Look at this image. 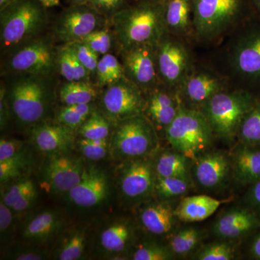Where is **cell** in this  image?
Wrapping results in <instances>:
<instances>
[{"label": "cell", "mask_w": 260, "mask_h": 260, "mask_svg": "<svg viewBox=\"0 0 260 260\" xmlns=\"http://www.w3.org/2000/svg\"><path fill=\"white\" fill-rule=\"evenodd\" d=\"M5 85L10 112L20 124L34 126L45 121L54 98L51 77L8 75Z\"/></svg>", "instance_id": "3957f363"}, {"label": "cell", "mask_w": 260, "mask_h": 260, "mask_svg": "<svg viewBox=\"0 0 260 260\" xmlns=\"http://www.w3.org/2000/svg\"><path fill=\"white\" fill-rule=\"evenodd\" d=\"M232 87L222 72L195 61L177 93L183 106L200 110L210 98Z\"/></svg>", "instance_id": "7c38bea8"}, {"label": "cell", "mask_w": 260, "mask_h": 260, "mask_svg": "<svg viewBox=\"0 0 260 260\" xmlns=\"http://www.w3.org/2000/svg\"><path fill=\"white\" fill-rule=\"evenodd\" d=\"M81 41L101 56L110 53L114 45L116 47L115 39L110 25L92 32Z\"/></svg>", "instance_id": "d590c367"}, {"label": "cell", "mask_w": 260, "mask_h": 260, "mask_svg": "<svg viewBox=\"0 0 260 260\" xmlns=\"http://www.w3.org/2000/svg\"><path fill=\"white\" fill-rule=\"evenodd\" d=\"M46 8H53L59 5L60 0H39Z\"/></svg>", "instance_id": "db71d44e"}, {"label": "cell", "mask_w": 260, "mask_h": 260, "mask_svg": "<svg viewBox=\"0 0 260 260\" xmlns=\"http://www.w3.org/2000/svg\"><path fill=\"white\" fill-rule=\"evenodd\" d=\"M56 71L65 82L91 81L90 75L80 64L68 44L56 47Z\"/></svg>", "instance_id": "83f0119b"}, {"label": "cell", "mask_w": 260, "mask_h": 260, "mask_svg": "<svg viewBox=\"0 0 260 260\" xmlns=\"http://www.w3.org/2000/svg\"><path fill=\"white\" fill-rule=\"evenodd\" d=\"M223 203L206 195L187 197L181 200L174 213L182 221H202L213 215Z\"/></svg>", "instance_id": "7402d4cb"}, {"label": "cell", "mask_w": 260, "mask_h": 260, "mask_svg": "<svg viewBox=\"0 0 260 260\" xmlns=\"http://www.w3.org/2000/svg\"><path fill=\"white\" fill-rule=\"evenodd\" d=\"M135 260H166L170 259V254L167 249L155 244L142 245L133 255Z\"/></svg>", "instance_id": "bcb514c9"}, {"label": "cell", "mask_w": 260, "mask_h": 260, "mask_svg": "<svg viewBox=\"0 0 260 260\" xmlns=\"http://www.w3.org/2000/svg\"><path fill=\"white\" fill-rule=\"evenodd\" d=\"M186 157L179 152H164L159 156L155 164V170L157 177L186 178Z\"/></svg>", "instance_id": "4dcf8cb0"}, {"label": "cell", "mask_w": 260, "mask_h": 260, "mask_svg": "<svg viewBox=\"0 0 260 260\" xmlns=\"http://www.w3.org/2000/svg\"><path fill=\"white\" fill-rule=\"evenodd\" d=\"M146 95L126 77L104 88L99 110L113 126L133 116L144 114Z\"/></svg>", "instance_id": "8fae6325"}, {"label": "cell", "mask_w": 260, "mask_h": 260, "mask_svg": "<svg viewBox=\"0 0 260 260\" xmlns=\"http://www.w3.org/2000/svg\"><path fill=\"white\" fill-rule=\"evenodd\" d=\"M70 5H83L87 4L88 0H68Z\"/></svg>", "instance_id": "9f6ffc18"}, {"label": "cell", "mask_w": 260, "mask_h": 260, "mask_svg": "<svg viewBox=\"0 0 260 260\" xmlns=\"http://www.w3.org/2000/svg\"><path fill=\"white\" fill-rule=\"evenodd\" d=\"M253 15L260 18V0H250Z\"/></svg>", "instance_id": "f5cc1de1"}, {"label": "cell", "mask_w": 260, "mask_h": 260, "mask_svg": "<svg viewBox=\"0 0 260 260\" xmlns=\"http://www.w3.org/2000/svg\"><path fill=\"white\" fill-rule=\"evenodd\" d=\"M8 258L15 260L47 259L48 254L45 249L30 246H18L9 251Z\"/></svg>", "instance_id": "f6af8a7d"}, {"label": "cell", "mask_w": 260, "mask_h": 260, "mask_svg": "<svg viewBox=\"0 0 260 260\" xmlns=\"http://www.w3.org/2000/svg\"><path fill=\"white\" fill-rule=\"evenodd\" d=\"M124 77V68L119 58L111 53L101 56L94 76L99 88H106Z\"/></svg>", "instance_id": "f1b7e54d"}, {"label": "cell", "mask_w": 260, "mask_h": 260, "mask_svg": "<svg viewBox=\"0 0 260 260\" xmlns=\"http://www.w3.org/2000/svg\"><path fill=\"white\" fill-rule=\"evenodd\" d=\"M39 0H16L0 10V42L4 53L41 35L48 23Z\"/></svg>", "instance_id": "5b68a950"}, {"label": "cell", "mask_w": 260, "mask_h": 260, "mask_svg": "<svg viewBox=\"0 0 260 260\" xmlns=\"http://www.w3.org/2000/svg\"><path fill=\"white\" fill-rule=\"evenodd\" d=\"M32 142L38 150L49 155L68 153L75 141V130L59 122L43 121L32 128Z\"/></svg>", "instance_id": "d6986e66"}, {"label": "cell", "mask_w": 260, "mask_h": 260, "mask_svg": "<svg viewBox=\"0 0 260 260\" xmlns=\"http://www.w3.org/2000/svg\"><path fill=\"white\" fill-rule=\"evenodd\" d=\"M131 238L129 227L124 223H116L107 228L101 234L100 242L105 250L119 253L129 244Z\"/></svg>", "instance_id": "1f68e13d"}, {"label": "cell", "mask_w": 260, "mask_h": 260, "mask_svg": "<svg viewBox=\"0 0 260 260\" xmlns=\"http://www.w3.org/2000/svg\"><path fill=\"white\" fill-rule=\"evenodd\" d=\"M172 207L166 203H155L145 207L140 214L143 226L155 235H164L172 231L175 218Z\"/></svg>", "instance_id": "d4e9b609"}, {"label": "cell", "mask_w": 260, "mask_h": 260, "mask_svg": "<svg viewBox=\"0 0 260 260\" xmlns=\"http://www.w3.org/2000/svg\"><path fill=\"white\" fill-rule=\"evenodd\" d=\"M83 160L68 153L51 155L43 169V178L51 191L68 194L79 183L84 171Z\"/></svg>", "instance_id": "9a60e30c"}, {"label": "cell", "mask_w": 260, "mask_h": 260, "mask_svg": "<svg viewBox=\"0 0 260 260\" xmlns=\"http://www.w3.org/2000/svg\"><path fill=\"white\" fill-rule=\"evenodd\" d=\"M29 166V158L23 150L7 160L0 161V181L5 183L21 175Z\"/></svg>", "instance_id": "f35d334b"}, {"label": "cell", "mask_w": 260, "mask_h": 260, "mask_svg": "<svg viewBox=\"0 0 260 260\" xmlns=\"http://www.w3.org/2000/svg\"><path fill=\"white\" fill-rule=\"evenodd\" d=\"M37 193L34 181L30 179H21L15 181L5 191L2 192L1 200L12 208L15 204L29 195Z\"/></svg>", "instance_id": "74e56055"}, {"label": "cell", "mask_w": 260, "mask_h": 260, "mask_svg": "<svg viewBox=\"0 0 260 260\" xmlns=\"http://www.w3.org/2000/svg\"><path fill=\"white\" fill-rule=\"evenodd\" d=\"M168 141L187 158L196 159L211 143L213 133L204 114L181 104L165 131Z\"/></svg>", "instance_id": "52a82bcc"}, {"label": "cell", "mask_w": 260, "mask_h": 260, "mask_svg": "<svg viewBox=\"0 0 260 260\" xmlns=\"http://www.w3.org/2000/svg\"><path fill=\"white\" fill-rule=\"evenodd\" d=\"M238 136L246 145H260V100L246 114L239 126Z\"/></svg>", "instance_id": "836d02e7"}, {"label": "cell", "mask_w": 260, "mask_h": 260, "mask_svg": "<svg viewBox=\"0 0 260 260\" xmlns=\"http://www.w3.org/2000/svg\"><path fill=\"white\" fill-rule=\"evenodd\" d=\"M23 144L20 140L5 139L0 140V161L15 156L23 150Z\"/></svg>", "instance_id": "7dc6e473"}, {"label": "cell", "mask_w": 260, "mask_h": 260, "mask_svg": "<svg viewBox=\"0 0 260 260\" xmlns=\"http://www.w3.org/2000/svg\"><path fill=\"white\" fill-rule=\"evenodd\" d=\"M86 236V230L85 229H76L64 235L56 249V259H80L85 249Z\"/></svg>", "instance_id": "f546056e"}, {"label": "cell", "mask_w": 260, "mask_h": 260, "mask_svg": "<svg viewBox=\"0 0 260 260\" xmlns=\"http://www.w3.org/2000/svg\"><path fill=\"white\" fill-rule=\"evenodd\" d=\"M164 0H136L112 19L111 28L118 50L135 46L157 45L167 34Z\"/></svg>", "instance_id": "7a4b0ae2"}, {"label": "cell", "mask_w": 260, "mask_h": 260, "mask_svg": "<svg viewBox=\"0 0 260 260\" xmlns=\"http://www.w3.org/2000/svg\"><path fill=\"white\" fill-rule=\"evenodd\" d=\"M10 114H11V112H10L9 104L7 99L6 87L5 83L3 85L2 83L1 91H0V118H1L2 129L6 125Z\"/></svg>", "instance_id": "681fc988"}, {"label": "cell", "mask_w": 260, "mask_h": 260, "mask_svg": "<svg viewBox=\"0 0 260 260\" xmlns=\"http://www.w3.org/2000/svg\"><path fill=\"white\" fill-rule=\"evenodd\" d=\"M133 1H136V0H133Z\"/></svg>", "instance_id": "6f0895ef"}, {"label": "cell", "mask_w": 260, "mask_h": 260, "mask_svg": "<svg viewBox=\"0 0 260 260\" xmlns=\"http://www.w3.org/2000/svg\"><path fill=\"white\" fill-rule=\"evenodd\" d=\"M256 224L257 220L254 214L246 210H235L218 219L215 232L219 237L234 239L250 232Z\"/></svg>", "instance_id": "603a6c76"}, {"label": "cell", "mask_w": 260, "mask_h": 260, "mask_svg": "<svg viewBox=\"0 0 260 260\" xmlns=\"http://www.w3.org/2000/svg\"><path fill=\"white\" fill-rule=\"evenodd\" d=\"M110 121L99 109H94L83 124L78 129L80 136L85 139L107 140L111 131Z\"/></svg>", "instance_id": "d6a6232c"}, {"label": "cell", "mask_w": 260, "mask_h": 260, "mask_svg": "<svg viewBox=\"0 0 260 260\" xmlns=\"http://www.w3.org/2000/svg\"><path fill=\"white\" fill-rule=\"evenodd\" d=\"M99 87L91 81L65 82L58 90L64 106L93 104L99 95Z\"/></svg>", "instance_id": "4316f807"}, {"label": "cell", "mask_w": 260, "mask_h": 260, "mask_svg": "<svg viewBox=\"0 0 260 260\" xmlns=\"http://www.w3.org/2000/svg\"><path fill=\"white\" fill-rule=\"evenodd\" d=\"M234 174L239 182L248 184L260 179V150L239 149L234 158Z\"/></svg>", "instance_id": "484cf974"}, {"label": "cell", "mask_w": 260, "mask_h": 260, "mask_svg": "<svg viewBox=\"0 0 260 260\" xmlns=\"http://www.w3.org/2000/svg\"><path fill=\"white\" fill-rule=\"evenodd\" d=\"M164 20L167 34L187 42L195 39L193 0H164Z\"/></svg>", "instance_id": "ffe728a7"}, {"label": "cell", "mask_w": 260, "mask_h": 260, "mask_svg": "<svg viewBox=\"0 0 260 260\" xmlns=\"http://www.w3.org/2000/svg\"><path fill=\"white\" fill-rule=\"evenodd\" d=\"M156 59L162 85L177 92L195 62L189 42L167 32L156 45Z\"/></svg>", "instance_id": "30bf717a"}, {"label": "cell", "mask_w": 260, "mask_h": 260, "mask_svg": "<svg viewBox=\"0 0 260 260\" xmlns=\"http://www.w3.org/2000/svg\"><path fill=\"white\" fill-rule=\"evenodd\" d=\"M94 109L93 104L63 106L56 113V120L70 129L78 131Z\"/></svg>", "instance_id": "e575fe53"}, {"label": "cell", "mask_w": 260, "mask_h": 260, "mask_svg": "<svg viewBox=\"0 0 260 260\" xmlns=\"http://www.w3.org/2000/svg\"><path fill=\"white\" fill-rule=\"evenodd\" d=\"M256 99L250 92L232 87L210 98L200 111L209 123L213 135L231 139L237 135L243 119Z\"/></svg>", "instance_id": "8992f818"}, {"label": "cell", "mask_w": 260, "mask_h": 260, "mask_svg": "<svg viewBox=\"0 0 260 260\" xmlns=\"http://www.w3.org/2000/svg\"><path fill=\"white\" fill-rule=\"evenodd\" d=\"M252 16L250 0H193L195 39L218 42Z\"/></svg>", "instance_id": "277c9868"}, {"label": "cell", "mask_w": 260, "mask_h": 260, "mask_svg": "<svg viewBox=\"0 0 260 260\" xmlns=\"http://www.w3.org/2000/svg\"><path fill=\"white\" fill-rule=\"evenodd\" d=\"M114 127L110 151L115 158H144L158 145L157 129L145 114L121 121Z\"/></svg>", "instance_id": "9c48e42d"}, {"label": "cell", "mask_w": 260, "mask_h": 260, "mask_svg": "<svg viewBox=\"0 0 260 260\" xmlns=\"http://www.w3.org/2000/svg\"><path fill=\"white\" fill-rule=\"evenodd\" d=\"M78 144L80 152L88 160H102L107 155V140H90L82 138Z\"/></svg>", "instance_id": "7bdbcfd3"}, {"label": "cell", "mask_w": 260, "mask_h": 260, "mask_svg": "<svg viewBox=\"0 0 260 260\" xmlns=\"http://www.w3.org/2000/svg\"><path fill=\"white\" fill-rule=\"evenodd\" d=\"M251 251L253 255L260 259V235L258 236L253 242Z\"/></svg>", "instance_id": "816d5d0a"}, {"label": "cell", "mask_w": 260, "mask_h": 260, "mask_svg": "<svg viewBox=\"0 0 260 260\" xmlns=\"http://www.w3.org/2000/svg\"><path fill=\"white\" fill-rule=\"evenodd\" d=\"M229 37L222 73L234 88L254 94L260 90V18L253 15Z\"/></svg>", "instance_id": "6da1fadb"}, {"label": "cell", "mask_w": 260, "mask_h": 260, "mask_svg": "<svg viewBox=\"0 0 260 260\" xmlns=\"http://www.w3.org/2000/svg\"><path fill=\"white\" fill-rule=\"evenodd\" d=\"M155 169L144 158L133 159L121 172L120 187L122 194L130 200L148 197L155 189Z\"/></svg>", "instance_id": "2e32d148"}, {"label": "cell", "mask_w": 260, "mask_h": 260, "mask_svg": "<svg viewBox=\"0 0 260 260\" xmlns=\"http://www.w3.org/2000/svg\"><path fill=\"white\" fill-rule=\"evenodd\" d=\"M13 210L5 205L1 200L0 203V232L1 236H5L13 223Z\"/></svg>", "instance_id": "c3c4849f"}, {"label": "cell", "mask_w": 260, "mask_h": 260, "mask_svg": "<svg viewBox=\"0 0 260 260\" xmlns=\"http://www.w3.org/2000/svg\"><path fill=\"white\" fill-rule=\"evenodd\" d=\"M109 25L107 19L88 5H70L56 20L54 34L59 42L70 44L83 40Z\"/></svg>", "instance_id": "5bb4252c"}, {"label": "cell", "mask_w": 260, "mask_h": 260, "mask_svg": "<svg viewBox=\"0 0 260 260\" xmlns=\"http://www.w3.org/2000/svg\"><path fill=\"white\" fill-rule=\"evenodd\" d=\"M133 2V0H88L87 5L107 19L110 24L112 19Z\"/></svg>", "instance_id": "b9f144b4"}, {"label": "cell", "mask_w": 260, "mask_h": 260, "mask_svg": "<svg viewBox=\"0 0 260 260\" xmlns=\"http://www.w3.org/2000/svg\"><path fill=\"white\" fill-rule=\"evenodd\" d=\"M71 48L72 51L76 56L77 59L83 65L85 70L88 71L90 78L95 76V71L101 56L92 50L87 44L82 42H75L68 44Z\"/></svg>", "instance_id": "60d3db41"}, {"label": "cell", "mask_w": 260, "mask_h": 260, "mask_svg": "<svg viewBox=\"0 0 260 260\" xmlns=\"http://www.w3.org/2000/svg\"><path fill=\"white\" fill-rule=\"evenodd\" d=\"M61 218L55 211H44L30 219L24 227L23 235L31 242L44 243L61 229Z\"/></svg>", "instance_id": "cb8c5ba5"}, {"label": "cell", "mask_w": 260, "mask_h": 260, "mask_svg": "<svg viewBox=\"0 0 260 260\" xmlns=\"http://www.w3.org/2000/svg\"><path fill=\"white\" fill-rule=\"evenodd\" d=\"M194 173L200 185L213 189L223 182L229 172V164L223 154L210 153L196 158Z\"/></svg>", "instance_id": "44dd1931"}, {"label": "cell", "mask_w": 260, "mask_h": 260, "mask_svg": "<svg viewBox=\"0 0 260 260\" xmlns=\"http://www.w3.org/2000/svg\"><path fill=\"white\" fill-rule=\"evenodd\" d=\"M5 75H35L52 77L56 71V47L47 37L39 36L5 53Z\"/></svg>", "instance_id": "ba28073f"}, {"label": "cell", "mask_w": 260, "mask_h": 260, "mask_svg": "<svg viewBox=\"0 0 260 260\" xmlns=\"http://www.w3.org/2000/svg\"><path fill=\"white\" fill-rule=\"evenodd\" d=\"M250 199L252 204L260 210V179L254 183L251 191Z\"/></svg>", "instance_id": "f907efd6"}, {"label": "cell", "mask_w": 260, "mask_h": 260, "mask_svg": "<svg viewBox=\"0 0 260 260\" xmlns=\"http://www.w3.org/2000/svg\"><path fill=\"white\" fill-rule=\"evenodd\" d=\"M124 75L145 94L162 85L159 77L156 45L135 46L119 51Z\"/></svg>", "instance_id": "4fadbf2b"}, {"label": "cell", "mask_w": 260, "mask_h": 260, "mask_svg": "<svg viewBox=\"0 0 260 260\" xmlns=\"http://www.w3.org/2000/svg\"><path fill=\"white\" fill-rule=\"evenodd\" d=\"M234 257V249L226 243L210 244L198 255V259L200 260H230Z\"/></svg>", "instance_id": "ee69618b"}, {"label": "cell", "mask_w": 260, "mask_h": 260, "mask_svg": "<svg viewBox=\"0 0 260 260\" xmlns=\"http://www.w3.org/2000/svg\"><path fill=\"white\" fill-rule=\"evenodd\" d=\"M189 189L187 178L157 177L155 190L164 199L181 196Z\"/></svg>", "instance_id": "8d00e7d4"}, {"label": "cell", "mask_w": 260, "mask_h": 260, "mask_svg": "<svg viewBox=\"0 0 260 260\" xmlns=\"http://www.w3.org/2000/svg\"><path fill=\"white\" fill-rule=\"evenodd\" d=\"M145 95V115L151 121L155 129L160 128L166 131L180 108L181 103L177 92L160 85Z\"/></svg>", "instance_id": "e0dca14e"}, {"label": "cell", "mask_w": 260, "mask_h": 260, "mask_svg": "<svg viewBox=\"0 0 260 260\" xmlns=\"http://www.w3.org/2000/svg\"><path fill=\"white\" fill-rule=\"evenodd\" d=\"M15 1L16 0H0V10L4 9L7 6Z\"/></svg>", "instance_id": "11a10c76"}, {"label": "cell", "mask_w": 260, "mask_h": 260, "mask_svg": "<svg viewBox=\"0 0 260 260\" xmlns=\"http://www.w3.org/2000/svg\"><path fill=\"white\" fill-rule=\"evenodd\" d=\"M109 194L106 174L95 168L85 169L81 179L68 193L70 201L77 206L91 208L102 203Z\"/></svg>", "instance_id": "ac0fdd59"}, {"label": "cell", "mask_w": 260, "mask_h": 260, "mask_svg": "<svg viewBox=\"0 0 260 260\" xmlns=\"http://www.w3.org/2000/svg\"><path fill=\"white\" fill-rule=\"evenodd\" d=\"M199 239V232L193 228H188L180 231L172 238L170 247L174 254L182 255L192 250Z\"/></svg>", "instance_id": "ab89813d"}]
</instances>
